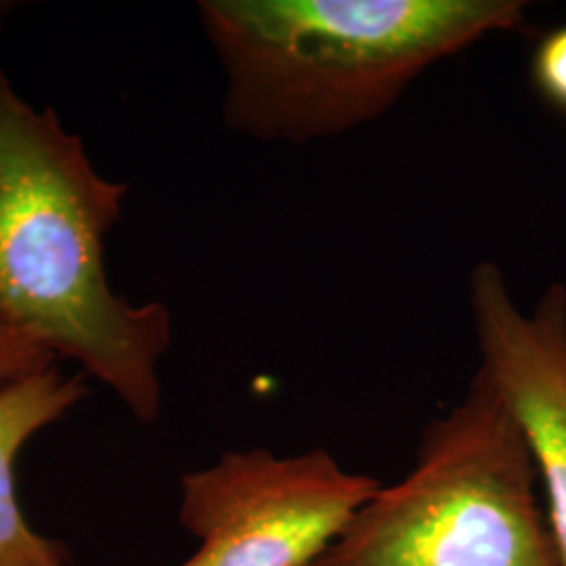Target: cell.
Returning a JSON list of instances; mask_svg holds the SVG:
<instances>
[{"mask_svg": "<svg viewBox=\"0 0 566 566\" xmlns=\"http://www.w3.org/2000/svg\"><path fill=\"white\" fill-rule=\"evenodd\" d=\"M126 191L97 172L51 105L23 102L0 65V322L81 364L154 424L172 313L130 303L107 280L105 238Z\"/></svg>", "mask_w": 566, "mask_h": 566, "instance_id": "6da1fadb", "label": "cell"}, {"mask_svg": "<svg viewBox=\"0 0 566 566\" xmlns=\"http://www.w3.org/2000/svg\"><path fill=\"white\" fill-rule=\"evenodd\" d=\"M223 122L308 145L382 118L437 63L518 30L523 0H200Z\"/></svg>", "mask_w": 566, "mask_h": 566, "instance_id": "7a4b0ae2", "label": "cell"}, {"mask_svg": "<svg viewBox=\"0 0 566 566\" xmlns=\"http://www.w3.org/2000/svg\"><path fill=\"white\" fill-rule=\"evenodd\" d=\"M525 434L479 367L422 430L416 462L380 486L313 566H560Z\"/></svg>", "mask_w": 566, "mask_h": 566, "instance_id": "3957f363", "label": "cell"}, {"mask_svg": "<svg viewBox=\"0 0 566 566\" xmlns=\"http://www.w3.org/2000/svg\"><path fill=\"white\" fill-rule=\"evenodd\" d=\"M380 486L325 449L227 451L181 479L179 521L200 547L179 566H313Z\"/></svg>", "mask_w": 566, "mask_h": 566, "instance_id": "277c9868", "label": "cell"}, {"mask_svg": "<svg viewBox=\"0 0 566 566\" xmlns=\"http://www.w3.org/2000/svg\"><path fill=\"white\" fill-rule=\"evenodd\" d=\"M468 304L481 369L525 434L544 483L547 525L566 566V285H547L523 311L504 271L491 261L468 277Z\"/></svg>", "mask_w": 566, "mask_h": 566, "instance_id": "5b68a950", "label": "cell"}, {"mask_svg": "<svg viewBox=\"0 0 566 566\" xmlns=\"http://www.w3.org/2000/svg\"><path fill=\"white\" fill-rule=\"evenodd\" d=\"M88 395L86 374L51 367L0 395V566H76L63 544L28 523L18 489L25 446Z\"/></svg>", "mask_w": 566, "mask_h": 566, "instance_id": "8992f818", "label": "cell"}, {"mask_svg": "<svg viewBox=\"0 0 566 566\" xmlns=\"http://www.w3.org/2000/svg\"><path fill=\"white\" fill-rule=\"evenodd\" d=\"M57 357L34 336L0 322V395L55 367Z\"/></svg>", "mask_w": 566, "mask_h": 566, "instance_id": "52a82bcc", "label": "cell"}, {"mask_svg": "<svg viewBox=\"0 0 566 566\" xmlns=\"http://www.w3.org/2000/svg\"><path fill=\"white\" fill-rule=\"evenodd\" d=\"M531 78L537 93L566 114V23L537 44L531 60Z\"/></svg>", "mask_w": 566, "mask_h": 566, "instance_id": "ba28073f", "label": "cell"}, {"mask_svg": "<svg viewBox=\"0 0 566 566\" xmlns=\"http://www.w3.org/2000/svg\"><path fill=\"white\" fill-rule=\"evenodd\" d=\"M18 7H20L18 0H0V32H2V28H4L9 18L18 11Z\"/></svg>", "mask_w": 566, "mask_h": 566, "instance_id": "9c48e42d", "label": "cell"}]
</instances>
